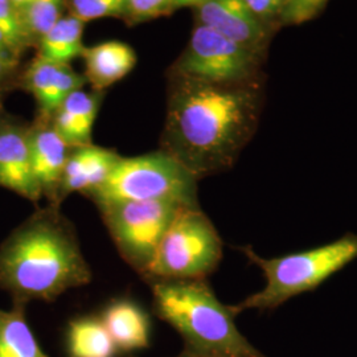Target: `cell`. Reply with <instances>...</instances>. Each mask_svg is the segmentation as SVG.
<instances>
[{"label":"cell","mask_w":357,"mask_h":357,"mask_svg":"<svg viewBox=\"0 0 357 357\" xmlns=\"http://www.w3.org/2000/svg\"><path fill=\"white\" fill-rule=\"evenodd\" d=\"M264 59V54L196 23L174 75L222 85L261 84Z\"/></svg>","instance_id":"obj_8"},{"label":"cell","mask_w":357,"mask_h":357,"mask_svg":"<svg viewBox=\"0 0 357 357\" xmlns=\"http://www.w3.org/2000/svg\"><path fill=\"white\" fill-rule=\"evenodd\" d=\"M0 32L16 59L32 45L22 13L11 0H0Z\"/></svg>","instance_id":"obj_21"},{"label":"cell","mask_w":357,"mask_h":357,"mask_svg":"<svg viewBox=\"0 0 357 357\" xmlns=\"http://www.w3.org/2000/svg\"><path fill=\"white\" fill-rule=\"evenodd\" d=\"M262 106V82L222 85L174 75L162 151L199 180L229 171L252 141Z\"/></svg>","instance_id":"obj_1"},{"label":"cell","mask_w":357,"mask_h":357,"mask_svg":"<svg viewBox=\"0 0 357 357\" xmlns=\"http://www.w3.org/2000/svg\"><path fill=\"white\" fill-rule=\"evenodd\" d=\"M13 4L19 8V10H22L23 7H26V4L29 3V1H32V0H11Z\"/></svg>","instance_id":"obj_29"},{"label":"cell","mask_w":357,"mask_h":357,"mask_svg":"<svg viewBox=\"0 0 357 357\" xmlns=\"http://www.w3.org/2000/svg\"><path fill=\"white\" fill-rule=\"evenodd\" d=\"M0 56H3V57H10V59H13V60L17 61V59L13 56V52L10 50V47H8L7 41H6V38L1 35V32H0Z\"/></svg>","instance_id":"obj_28"},{"label":"cell","mask_w":357,"mask_h":357,"mask_svg":"<svg viewBox=\"0 0 357 357\" xmlns=\"http://www.w3.org/2000/svg\"><path fill=\"white\" fill-rule=\"evenodd\" d=\"M90 281L89 264L61 206L38 208L0 245V290L13 303L53 302Z\"/></svg>","instance_id":"obj_2"},{"label":"cell","mask_w":357,"mask_h":357,"mask_svg":"<svg viewBox=\"0 0 357 357\" xmlns=\"http://www.w3.org/2000/svg\"><path fill=\"white\" fill-rule=\"evenodd\" d=\"M330 0H282L281 28L299 26L315 19Z\"/></svg>","instance_id":"obj_23"},{"label":"cell","mask_w":357,"mask_h":357,"mask_svg":"<svg viewBox=\"0 0 357 357\" xmlns=\"http://www.w3.org/2000/svg\"><path fill=\"white\" fill-rule=\"evenodd\" d=\"M66 0H32L20 10L28 36L38 44L61 17Z\"/></svg>","instance_id":"obj_20"},{"label":"cell","mask_w":357,"mask_h":357,"mask_svg":"<svg viewBox=\"0 0 357 357\" xmlns=\"http://www.w3.org/2000/svg\"><path fill=\"white\" fill-rule=\"evenodd\" d=\"M265 275V287L246 296L231 310L236 315L248 310L273 311L294 296L314 291L323 282L357 258V234L343 237L298 253L264 258L252 246L237 248Z\"/></svg>","instance_id":"obj_4"},{"label":"cell","mask_w":357,"mask_h":357,"mask_svg":"<svg viewBox=\"0 0 357 357\" xmlns=\"http://www.w3.org/2000/svg\"><path fill=\"white\" fill-rule=\"evenodd\" d=\"M85 78L94 91H101L128 76L137 64L134 50L122 41H106L85 48Z\"/></svg>","instance_id":"obj_15"},{"label":"cell","mask_w":357,"mask_h":357,"mask_svg":"<svg viewBox=\"0 0 357 357\" xmlns=\"http://www.w3.org/2000/svg\"><path fill=\"white\" fill-rule=\"evenodd\" d=\"M248 10L264 24L277 32L281 28L282 0H243Z\"/></svg>","instance_id":"obj_25"},{"label":"cell","mask_w":357,"mask_h":357,"mask_svg":"<svg viewBox=\"0 0 357 357\" xmlns=\"http://www.w3.org/2000/svg\"><path fill=\"white\" fill-rule=\"evenodd\" d=\"M199 178L175 158L165 153H144L132 158H121L109 178L100 187L88 192L94 204L125 202L168 200L178 204L197 208Z\"/></svg>","instance_id":"obj_5"},{"label":"cell","mask_w":357,"mask_h":357,"mask_svg":"<svg viewBox=\"0 0 357 357\" xmlns=\"http://www.w3.org/2000/svg\"><path fill=\"white\" fill-rule=\"evenodd\" d=\"M101 91H73L51 118L54 130L70 147L91 144L93 126L101 107Z\"/></svg>","instance_id":"obj_14"},{"label":"cell","mask_w":357,"mask_h":357,"mask_svg":"<svg viewBox=\"0 0 357 357\" xmlns=\"http://www.w3.org/2000/svg\"><path fill=\"white\" fill-rule=\"evenodd\" d=\"M187 208L175 202L151 200L102 205L98 211L121 257L144 277L163 236Z\"/></svg>","instance_id":"obj_7"},{"label":"cell","mask_w":357,"mask_h":357,"mask_svg":"<svg viewBox=\"0 0 357 357\" xmlns=\"http://www.w3.org/2000/svg\"><path fill=\"white\" fill-rule=\"evenodd\" d=\"M69 15L82 23L103 17H121L128 13V0H68Z\"/></svg>","instance_id":"obj_22"},{"label":"cell","mask_w":357,"mask_h":357,"mask_svg":"<svg viewBox=\"0 0 357 357\" xmlns=\"http://www.w3.org/2000/svg\"><path fill=\"white\" fill-rule=\"evenodd\" d=\"M204 1L205 0H172V6H174V10L180 8V7H193V8H196L197 6H200Z\"/></svg>","instance_id":"obj_27"},{"label":"cell","mask_w":357,"mask_h":357,"mask_svg":"<svg viewBox=\"0 0 357 357\" xmlns=\"http://www.w3.org/2000/svg\"><path fill=\"white\" fill-rule=\"evenodd\" d=\"M16 64V60L10 59V57H3L0 56V96L6 85L8 84L10 75L13 73V66ZM1 106V105H0Z\"/></svg>","instance_id":"obj_26"},{"label":"cell","mask_w":357,"mask_h":357,"mask_svg":"<svg viewBox=\"0 0 357 357\" xmlns=\"http://www.w3.org/2000/svg\"><path fill=\"white\" fill-rule=\"evenodd\" d=\"M174 11L172 0H128L126 17L132 23L146 22Z\"/></svg>","instance_id":"obj_24"},{"label":"cell","mask_w":357,"mask_h":357,"mask_svg":"<svg viewBox=\"0 0 357 357\" xmlns=\"http://www.w3.org/2000/svg\"><path fill=\"white\" fill-rule=\"evenodd\" d=\"M224 243L213 222L199 208L178 213L159 243L144 280H206L222 259Z\"/></svg>","instance_id":"obj_6"},{"label":"cell","mask_w":357,"mask_h":357,"mask_svg":"<svg viewBox=\"0 0 357 357\" xmlns=\"http://www.w3.org/2000/svg\"><path fill=\"white\" fill-rule=\"evenodd\" d=\"M155 315L168 323L199 357H268L236 326L231 307L221 303L206 280L153 281Z\"/></svg>","instance_id":"obj_3"},{"label":"cell","mask_w":357,"mask_h":357,"mask_svg":"<svg viewBox=\"0 0 357 357\" xmlns=\"http://www.w3.org/2000/svg\"><path fill=\"white\" fill-rule=\"evenodd\" d=\"M24 89L32 94L38 105V118L51 119L65 100L86 84L70 65L54 64L36 57L23 76Z\"/></svg>","instance_id":"obj_12"},{"label":"cell","mask_w":357,"mask_h":357,"mask_svg":"<svg viewBox=\"0 0 357 357\" xmlns=\"http://www.w3.org/2000/svg\"><path fill=\"white\" fill-rule=\"evenodd\" d=\"M118 348L101 318L79 317L66 330L68 357H116Z\"/></svg>","instance_id":"obj_17"},{"label":"cell","mask_w":357,"mask_h":357,"mask_svg":"<svg viewBox=\"0 0 357 357\" xmlns=\"http://www.w3.org/2000/svg\"><path fill=\"white\" fill-rule=\"evenodd\" d=\"M84 26L85 23L72 15L63 16L38 40V57L54 64H70L86 48L82 43Z\"/></svg>","instance_id":"obj_18"},{"label":"cell","mask_w":357,"mask_h":357,"mask_svg":"<svg viewBox=\"0 0 357 357\" xmlns=\"http://www.w3.org/2000/svg\"><path fill=\"white\" fill-rule=\"evenodd\" d=\"M122 156L96 144L72 147L65 165L56 204L61 206L72 193L86 195L100 187Z\"/></svg>","instance_id":"obj_13"},{"label":"cell","mask_w":357,"mask_h":357,"mask_svg":"<svg viewBox=\"0 0 357 357\" xmlns=\"http://www.w3.org/2000/svg\"><path fill=\"white\" fill-rule=\"evenodd\" d=\"M72 147L54 130L51 119L38 118L29 126V151L33 176L48 204H56L65 165Z\"/></svg>","instance_id":"obj_11"},{"label":"cell","mask_w":357,"mask_h":357,"mask_svg":"<svg viewBox=\"0 0 357 357\" xmlns=\"http://www.w3.org/2000/svg\"><path fill=\"white\" fill-rule=\"evenodd\" d=\"M24 305L0 310V357H50L29 327Z\"/></svg>","instance_id":"obj_19"},{"label":"cell","mask_w":357,"mask_h":357,"mask_svg":"<svg viewBox=\"0 0 357 357\" xmlns=\"http://www.w3.org/2000/svg\"><path fill=\"white\" fill-rule=\"evenodd\" d=\"M103 324L119 352H137L150 347L149 315L131 301H116L105 308Z\"/></svg>","instance_id":"obj_16"},{"label":"cell","mask_w":357,"mask_h":357,"mask_svg":"<svg viewBox=\"0 0 357 357\" xmlns=\"http://www.w3.org/2000/svg\"><path fill=\"white\" fill-rule=\"evenodd\" d=\"M0 187L38 204L43 199L33 176L29 151V126L0 106Z\"/></svg>","instance_id":"obj_9"},{"label":"cell","mask_w":357,"mask_h":357,"mask_svg":"<svg viewBox=\"0 0 357 357\" xmlns=\"http://www.w3.org/2000/svg\"><path fill=\"white\" fill-rule=\"evenodd\" d=\"M175 357H199V356H195V355H192V354H190L188 351H185V349H183L180 354H178V356Z\"/></svg>","instance_id":"obj_30"},{"label":"cell","mask_w":357,"mask_h":357,"mask_svg":"<svg viewBox=\"0 0 357 357\" xmlns=\"http://www.w3.org/2000/svg\"><path fill=\"white\" fill-rule=\"evenodd\" d=\"M195 10L197 23L252 51L266 54L275 32L264 26L243 0H205Z\"/></svg>","instance_id":"obj_10"}]
</instances>
